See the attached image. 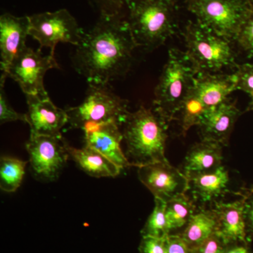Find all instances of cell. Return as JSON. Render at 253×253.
<instances>
[{
  "label": "cell",
  "mask_w": 253,
  "mask_h": 253,
  "mask_svg": "<svg viewBox=\"0 0 253 253\" xmlns=\"http://www.w3.org/2000/svg\"><path fill=\"white\" fill-rule=\"evenodd\" d=\"M136 47L129 23L121 14L99 16L76 46L73 66L89 84L107 85L127 74Z\"/></svg>",
  "instance_id": "obj_1"
},
{
  "label": "cell",
  "mask_w": 253,
  "mask_h": 253,
  "mask_svg": "<svg viewBox=\"0 0 253 253\" xmlns=\"http://www.w3.org/2000/svg\"><path fill=\"white\" fill-rule=\"evenodd\" d=\"M123 129L126 154L133 166L168 161L165 155L168 123L155 110L140 106L126 116Z\"/></svg>",
  "instance_id": "obj_2"
},
{
  "label": "cell",
  "mask_w": 253,
  "mask_h": 253,
  "mask_svg": "<svg viewBox=\"0 0 253 253\" xmlns=\"http://www.w3.org/2000/svg\"><path fill=\"white\" fill-rule=\"evenodd\" d=\"M126 19L137 46L154 50L172 38L178 27L174 0H129Z\"/></svg>",
  "instance_id": "obj_3"
},
{
  "label": "cell",
  "mask_w": 253,
  "mask_h": 253,
  "mask_svg": "<svg viewBox=\"0 0 253 253\" xmlns=\"http://www.w3.org/2000/svg\"><path fill=\"white\" fill-rule=\"evenodd\" d=\"M199 73L185 51L169 49L155 88L154 110L168 123L176 119Z\"/></svg>",
  "instance_id": "obj_4"
},
{
  "label": "cell",
  "mask_w": 253,
  "mask_h": 253,
  "mask_svg": "<svg viewBox=\"0 0 253 253\" xmlns=\"http://www.w3.org/2000/svg\"><path fill=\"white\" fill-rule=\"evenodd\" d=\"M185 52L199 74H216L237 67L233 41L197 22L190 21L183 32Z\"/></svg>",
  "instance_id": "obj_5"
},
{
  "label": "cell",
  "mask_w": 253,
  "mask_h": 253,
  "mask_svg": "<svg viewBox=\"0 0 253 253\" xmlns=\"http://www.w3.org/2000/svg\"><path fill=\"white\" fill-rule=\"evenodd\" d=\"M186 3L197 22L233 42L253 13V5L244 0H186Z\"/></svg>",
  "instance_id": "obj_6"
},
{
  "label": "cell",
  "mask_w": 253,
  "mask_h": 253,
  "mask_svg": "<svg viewBox=\"0 0 253 253\" xmlns=\"http://www.w3.org/2000/svg\"><path fill=\"white\" fill-rule=\"evenodd\" d=\"M128 101L118 96L107 85L89 84L85 98L79 106L66 109L68 123L74 129H83L89 123L126 122Z\"/></svg>",
  "instance_id": "obj_7"
},
{
  "label": "cell",
  "mask_w": 253,
  "mask_h": 253,
  "mask_svg": "<svg viewBox=\"0 0 253 253\" xmlns=\"http://www.w3.org/2000/svg\"><path fill=\"white\" fill-rule=\"evenodd\" d=\"M30 21L29 36L39 42L41 49L49 47L53 56L58 43L78 46L84 34L76 18L64 9L32 15Z\"/></svg>",
  "instance_id": "obj_8"
},
{
  "label": "cell",
  "mask_w": 253,
  "mask_h": 253,
  "mask_svg": "<svg viewBox=\"0 0 253 253\" xmlns=\"http://www.w3.org/2000/svg\"><path fill=\"white\" fill-rule=\"evenodd\" d=\"M54 56H43L41 49L34 50L25 47L10 64L4 74L17 82L26 95L48 97L44 86V77L46 71L59 68Z\"/></svg>",
  "instance_id": "obj_9"
},
{
  "label": "cell",
  "mask_w": 253,
  "mask_h": 253,
  "mask_svg": "<svg viewBox=\"0 0 253 253\" xmlns=\"http://www.w3.org/2000/svg\"><path fill=\"white\" fill-rule=\"evenodd\" d=\"M67 143L62 136L31 135L26 143L33 172L43 179H56L68 158Z\"/></svg>",
  "instance_id": "obj_10"
},
{
  "label": "cell",
  "mask_w": 253,
  "mask_h": 253,
  "mask_svg": "<svg viewBox=\"0 0 253 253\" xmlns=\"http://www.w3.org/2000/svg\"><path fill=\"white\" fill-rule=\"evenodd\" d=\"M139 180L154 195L155 199L168 203L189 189L187 176L168 161L156 162L138 168Z\"/></svg>",
  "instance_id": "obj_11"
},
{
  "label": "cell",
  "mask_w": 253,
  "mask_h": 253,
  "mask_svg": "<svg viewBox=\"0 0 253 253\" xmlns=\"http://www.w3.org/2000/svg\"><path fill=\"white\" fill-rule=\"evenodd\" d=\"M236 90L237 89L234 73H202L198 75L186 99L206 112L208 109L229 99V95Z\"/></svg>",
  "instance_id": "obj_12"
},
{
  "label": "cell",
  "mask_w": 253,
  "mask_h": 253,
  "mask_svg": "<svg viewBox=\"0 0 253 253\" xmlns=\"http://www.w3.org/2000/svg\"><path fill=\"white\" fill-rule=\"evenodd\" d=\"M26 97L31 135L61 136V129L68 123L66 110L55 106L49 96L41 97L26 95Z\"/></svg>",
  "instance_id": "obj_13"
},
{
  "label": "cell",
  "mask_w": 253,
  "mask_h": 253,
  "mask_svg": "<svg viewBox=\"0 0 253 253\" xmlns=\"http://www.w3.org/2000/svg\"><path fill=\"white\" fill-rule=\"evenodd\" d=\"M116 123H89L83 127L86 145L96 149L121 168L133 166L123 154V134Z\"/></svg>",
  "instance_id": "obj_14"
},
{
  "label": "cell",
  "mask_w": 253,
  "mask_h": 253,
  "mask_svg": "<svg viewBox=\"0 0 253 253\" xmlns=\"http://www.w3.org/2000/svg\"><path fill=\"white\" fill-rule=\"evenodd\" d=\"M241 115L236 102L227 99L208 109L198 125L202 140L229 144L234 125Z\"/></svg>",
  "instance_id": "obj_15"
},
{
  "label": "cell",
  "mask_w": 253,
  "mask_h": 253,
  "mask_svg": "<svg viewBox=\"0 0 253 253\" xmlns=\"http://www.w3.org/2000/svg\"><path fill=\"white\" fill-rule=\"evenodd\" d=\"M30 25L31 21L28 16L17 17L6 13L0 17L1 72H6L18 53L26 47V38L29 36Z\"/></svg>",
  "instance_id": "obj_16"
},
{
  "label": "cell",
  "mask_w": 253,
  "mask_h": 253,
  "mask_svg": "<svg viewBox=\"0 0 253 253\" xmlns=\"http://www.w3.org/2000/svg\"><path fill=\"white\" fill-rule=\"evenodd\" d=\"M217 219V233L229 246H249L241 199L229 203L215 202L212 208Z\"/></svg>",
  "instance_id": "obj_17"
},
{
  "label": "cell",
  "mask_w": 253,
  "mask_h": 253,
  "mask_svg": "<svg viewBox=\"0 0 253 253\" xmlns=\"http://www.w3.org/2000/svg\"><path fill=\"white\" fill-rule=\"evenodd\" d=\"M194 199L203 204H214L228 192L229 172L224 166L211 172L187 176Z\"/></svg>",
  "instance_id": "obj_18"
},
{
  "label": "cell",
  "mask_w": 253,
  "mask_h": 253,
  "mask_svg": "<svg viewBox=\"0 0 253 253\" xmlns=\"http://www.w3.org/2000/svg\"><path fill=\"white\" fill-rule=\"evenodd\" d=\"M222 145L214 141L202 140L194 145L186 154L183 163L186 176L211 172L221 167Z\"/></svg>",
  "instance_id": "obj_19"
},
{
  "label": "cell",
  "mask_w": 253,
  "mask_h": 253,
  "mask_svg": "<svg viewBox=\"0 0 253 253\" xmlns=\"http://www.w3.org/2000/svg\"><path fill=\"white\" fill-rule=\"evenodd\" d=\"M67 151L69 158L91 176L115 177L121 172V168L111 160L87 145L80 149L68 145Z\"/></svg>",
  "instance_id": "obj_20"
},
{
  "label": "cell",
  "mask_w": 253,
  "mask_h": 253,
  "mask_svg": "<svg viewBox=\"0 0 253 253\" xmlns=\"http://www.w3.org/2000/svg\"><path fill=\"white\" fill-rule=\"evenodd\" d=\"M217 231V219L212 208H201L179 234L191 251L197 249Z\"/></svg>",
  "instance_id": "obj_21"
},
{
  "label": "cell",
  "mask_w": 253,
  "mask_h": 253,
  "mask_svg": "<svg viewBox=\"0 0 253 253\" xmlns=\"http://www.w3.org/2000/svg\"><path fill=\"white\" fill-rule=\"evenodd\" d=\"M196 212L194 201L186 194L166 203V213L170 231L185 227Z\"/></svg>",
  "instance_id": "obj_22"
},
{
  "label": "cell",
  "mask_w": 253,
  "mask_h": 253,
  "mask_svg": "<svg viewBox=\"0 0 253 253\" xmlns=\"http://www.w3.org/2000/svg\"><path fill=\"white\" fill-rule=\"evenodd\" d=\"M27 162L17 158L1 157L0 161V188L6 192H14L21 185Z\"/></svg>",
  "instance_id": "obj_23"
},
{
  "label": "cell",
  "mask_w": 253,
  "mask_h": 253,
  "mask_svg": "<svg viewBox=\"0 0 253 253\" xmlns=\"http://www.w3.org/2000/svg\"><path fill=\"white\" fill-rule=\"evenodd\" d=\"M166 203L155 199V207L142 230V236L165 238L171 234L166 213Z\"/></svg>",
  "instance_id": "obj_24"
},
{
  "label": "cell",
  "mask_w": 253,
  "mask_h": 253,
  "mask_svg": "<svg viewBox=\"0 0 253 253\" xmlns=\"http://www.w3.org/2000/svg\"><path fill=\"white\" fill-rule=\"evenodd\" d=\"M6 78L4 74L1 73L0 79V123L4 124L13 121H21L28 123L27 114H22L15 111L6 99L4 87Z\"/></svg>",
  "instance_id": "obj_25"
},
{
  "label": "cell",
  "mask_w": 253,
  "mask_h": 253,
  "mask_svg": "<svg viewBox=\"0 0 253 253\" xmlns=\"http://www.w3.org/2000/svg\"><path fill=\"white\" fill-rule=\"evenodd\" d=\"M236 194L242 201L246 236L248 243L251 244L253 241V186L241 188Z\"/></svg>",
  "instance_id": "obj_26"
},
{
  "label": "cell",
  "mask_w": 253,
  "mask_h": 253,
  "mask_svg": "<svg viewBox=\"0 0 253 253\" xmlns=\"http://www.w3.org/2000/svg\"><path fill=\"white\" fill-rule=\"evenodd\" d=\"M236 79V89L244 91L250 96L253 95V64L238 65L234 73Z\"/></svg>",
  "instance_id": "obj_27"
},
{
  "label": "cell",
  "mask_w": 253,
  "mask_h": 253,
  "mask_svg": "<svg viewBox=\"0 0 253 253\" xmlns=\"http://www.w3.org/2000/svg\"><path fill=\"white\" fill-rule=\"evenodd\" d=\"M129 0H88L99 16H112L121 14V10Z\"/></svg>",
  "instance_id": "obj_28"
},
{
  "label": "cell",
  "mask_w": 253,
  "mask_h": 253,
  "mask_svg": "<svg viewBox=\"0 0 253 253\" xmlns=\"http://www.w3.org/2000/svg\"><path fill=\"white\" fill-rule=\"evenodd\" d=\"M236 42L249 58H253V13L243 26Z\"/></svg>",
  "instance_id": "obj_29"
},
{
  "label": "cell",
  "mask_w": 253,
  "mask_h": 253,
  "mask_svg": "<svg viewBox=\"0 0 253 253\" xmlns=\"http://www.w3.org/2000/svg\"><path fill=\"white\" fill-rule=\"evenodd\" d=\"M229 247L230 246L216 232L192 251L193 253H225Z\"/></svg>",
  "instance_id": "obj_30"
},
{
  "label": "cell",
  "mask_w": 253,
  "mask_h": 253,
  "mask_svg": "<svg viewBox=\"0 0 253 253\" xmlns=\"http://www.w3.org/2000/svg\"><path fill=\"white\" fill-rule=\"evenodd\" d=\"M168 236L165 238L142 236L139 251L140 253H166Z\"/></svg>",
  "instance_id": "obj_31"
},
{
  "label": "cell",
  "mask_w": 253,
  "mask_h": 253,
  "mask_svg": "<svg viewBox=\"0 0 253 253\" xmlns=\"http://www.w3.org/2000/svg\"><path fill=\"white\" fill-rule=\"evenodd\" d=\"M166 253H193V251L188 247L179 234H169L168 236Z\"/></svg>",
  "instance_id": "obj_32"
},
{
  "label": "cell",
  "mask_w": 253,
  "mask_h": 253,
  "mask_svg": "<svg viewBox=\"0 0 253 253\" xmlns=\"http://www.w3.org/2000/svg\"><path fill=\"white\" fill-rule=\"evenodd\" d=\"M225 253H250L248 246L245 245H235L230 246Z\"/></svg>",
  "instance_id": "obj_33"
},
{
  "label": "cell",
  "mask_w": 253,
  "mask_h": 253,
  "mask_svg": "<svg viewBox=\"0 0 253 253\" xmlns=\"http://www.w3.org/2000/svg\"><path fill=\"white\" fill-rule=\"evenodd\" d=\"M248 111H253V95L251 96V102H250Z\"/></svg>",
  "instance_id": "obj_34"
},
{
  "label": "cell",
  "mask_w": 253,
  "mask_h": 253,
  "mask_svg": "<svg viewBox=\"0 0 253 253\" xmlns=\"http://www.w3.org/2000/svg\"><path fill=\"white\" fill-rule=\"evenodd\" d=\"M246 2L249 3V4H252L253 6V0H244Z\"/></svg>",
  "instance_id": "obj_35"
}]
</instances>
